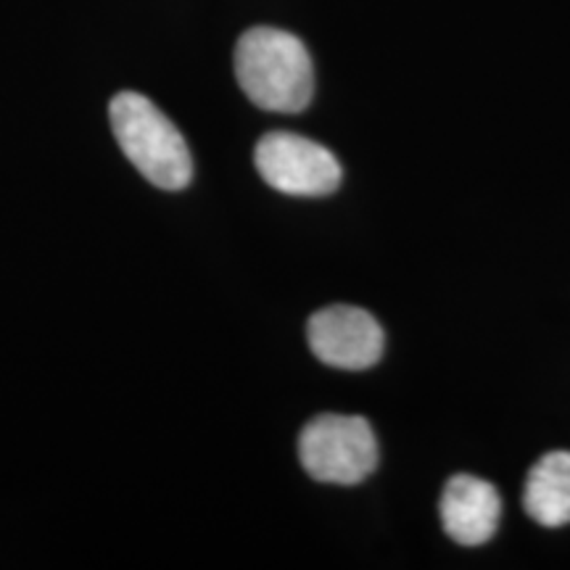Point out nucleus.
<instances>
[{"mask_svg":"<svg viewBox=\"0 0 570 570\" xmlns=\"http://www.w3.org/2000/svg\"><path fill=\"white\" fill-rule=\"evenodd\" d=\"M235 77L246 98L265 111L298 114L315 92V67L296 35L254 27L235 46Z\"/></svg>","mask_w":570,"mask_h":570,"instance_id":"nucleus-1","label":"nucleus"},{"mask_svg":"<svg viewBox=\"0 0 570 570\" xmlns=\"http://www.w3.org/2000/svg\"><path fill=\"white\" fill-rule=\"evenodd\" d=\"M111 130L135 169L164 190H183L194 177L188 142L173 119L140 92L125 90L111 98Z\"/></svg>","mask_w":570,"mask_h":570,"instance_id":"nucleus-2","label":"nucleus"},{"mask_svg":"<svg viewBox=\"0 0 570 570\" xmlns=\"http://www.w3.org/2000/svg\"><path fill=\"white\" fill-rule=\"evenodd\" d=\"M298 458L315 481L352 487L375 470L377 441L365 417L320 415L302 431Z\"/></svg>","mask_w":570,"mask_h":570,"instance_id":"nucleus-3","label":"nucleus"},{"mask_svg":"<svg viewBox=\"0 0 570 570\" xmlns=\"http://www.w3.org/2000/svg\"><path fill=\"white\" fill-rule=\"evenodd\" d=\"M254 161L262 180L288 196L317 198L341 185L336 154L296 132H267L256 142Z\"/></svg>","mask_w":570,"mask_h":570,"instance_id":"nucleus-4","label":"nucleus"},{"mask_svg":"<svg viewBox=\"0 0 570 570\" xmlns=\"http://www.w3.org/2000/svg\"><path fill=\"white\" fill-rule=\"evenodd\" d=\"M306 338L320 362L338 370H367L383 356V327L360 306L333 304L315 312Z\"/></svg>","mask_w":570,"mask_h":570,"instance_id":"nucleus-5","label":"nucleus"},{"mask_svg":"<svg viewBox=\"0 0 570 570\" xmlns=\"http://www.w3.org/2000/svg\"><path fill=\"white\" fill-rule=\"evenodd\" d=\"M502 502L489 481L475 475H454L441 497V523L458 544L475 547L494 537Z\"/></svg>","mask_w":570,"mask_h":570,"instance_id":"nucleus-6","label":"nucleus"},{"mask_svg":"<svg viewBox=\"0 0 570 570\" xmlns=\"http://www.w3.org/2000/svg\"><path fill=\"white\" fill-rule=\"evenodd\" d=\"M523 508L547 529L570 523V452H550L531 468Z\"/></svg>","mask_w":570,"mask_h":570,"instance_id":"nucleus-7","label":"nucleus"}]
</instances>
